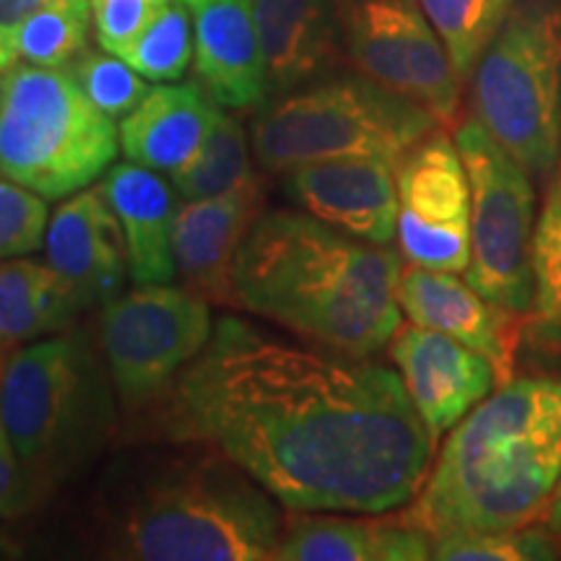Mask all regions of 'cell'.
<instances>
[{
  "label": "cell",
  "instance_id": "cell-29",
  "mask_svg": "<svg viewBox=\"0 0 561 561\" xmlns=\"http://www.w3.org/2000/svg\"><path fill=\"white\" fill-rule=\"evenodd\" d=\"M561 553L551 530L525 528L453 533L432 541V559L445 561H551Z\"/></svg>",
  "mask_w": 561,
  "mask_h": 561
},
{
  "label": "cell",
  "instance_id": "cell-23",
  "mask_svg": "<svg viewBox=\"0 0 561 561\" xmlns=\"http://www.w3.org/2000/svg\"><path fill=\"white\" fill-rule=\"evenodd\" d=\"M81 310L73 286L50 263L0 261V343L5 348L66 331Z\"/></svg>",
  "mask_w": 561,
  "mask_h": 561
},
{
  "label": "cell",
  "instance_id": "cell-12",
  "mask_svg": "<svg viewBox=\"0 0 561 561\" xmlns=\"http://www.w3.org/2000/svg\"><path fill=\"white\" fill-rule=\"evenodd\" d=\"M403 261L419 268L466 273L471 261V182L460 149L445 133L419 140L396 164Z\"/></svg>",
  "mask_w": 561,
  "mask_h": 561
},
{
  "label": "cell",
  "instance_id": "cell-26",
  "mask_svg": "<svg viewBox=\"0 0 561 561\" xmlns=\"http://www.w3.org/2000/svg\"><path fill=\"white\" fill-rule=\"evenodd\" d=\"M530 333L541 346L561 351V180L551 187L536 224Z\"/></svg>",
  "mask_w": 561,
  "mask_h": 561
},
{
  "label": "cell",
  "instance_id": "cell-37",
  "mask_svg": "<svg viewBox=\"0 0 561 561\" xmlns=\"http://www.w3.org/2000/svg\"><path fill=\"white\" fill-rule=\"evenodd\" d=\"M182 3H185V5H187V9H195V5H198V3H203V0H182Z\"/></svg>",
  "mask_w": 561,
  "mask_h": 561
},
{
  "label": "cell",
  "instance_id": "cell-14",
  "mask_svg": "<svg viewBox=\"0 0 561 561\" xmlns=\"http://www.w3.org/2000/svg\"><path fill=\"white\" fill-rule=\"evenodd\" d=\"M284 191L305 214L356 240L390 244L398 229L396 164L375 157H341L284 172Z\"/></svg>",
  "mask_w": 561,
  "mask_h": 561
},
{
  "label": "cell",
  "instance_id": "cell-4",
  "mask_svg": "<svg viewBox=\"0 0 561 561\" xmlns=\"http://www.w3.org/2000/svg\"><path fill=\"white\" fill-rule=\"evenodd\" d=\"M182 445L140 460L110 486L104 517L112 557L276 559L286 517L276 496L216 447L203 442Z\"/></svg>",
  "mask_w": 561,
  "mask_h": 561
},
{
  "label": "cell",
  "instance_id": "cell-38",
  "mask_svg": "<svg viewBox=\"0 0 561 561\" xmlns=\"http://www.w3.org/2000/svg\"><path fill=\"white\" fill-rule=\"evenodd\" d=\"M42 3H60V0H42Z\"/></svg>",
  "mask_w": 561,
  "mask_h": 561
},
{
  "label": "cell",
  "instance_id": "cell-6",
  "mask_svg": "<svg viewBox=\"0 0 561 561\" xmlns=\"http://www.w3.org/2000/svg\"><path fill=\"white\" fill-rule=\"evenodd\" d=\"M445 128L432 112L367 76L333 73L273 96L252 121V157L284 174L299 164L341 157H375L392 164L419 140Z\"/></svg>",
  "mask_w": 561,
  "mask_h": 561
},
{
  "label": "cell",
  "instance_id": "cell-5",
  "mask_svg": "<svg viewBox=\"0 0 561 561\" xmlns=\"http://www.w3.org/2000/svg\"><path fill=\"white\" fill-rule=\"evenodd\" d=\"M112 398L81 335H45L16 346L0 375V424L45 491L81 468L112 426Z\"/></svg>",
  "mask_w": 561,
  "mask_h": 561
},
{
  "label": "cell",
  "instance_id": "cell-13",
  "mask_svg": "<svg viewBox=\"0 0 561 561\" xmlns=\"http://www.w3.org/2000/svg\"><path fill=\"white\" fill-rule=\"evenodd\" d=\"M388 346L413 409L434 442L496 388V371L486 356L432 328L409 322L398 328Z\"/></svg>",
  "mask_w": 561,
  "mask_h": 561
},
{
  "label": "cell",
  "instance_id": "cell-30",
  "mask_svg": "<svg viewBox=\"0 0 561 561\" xmlns=\"http://www.w3.org/2000/svg\"><path fill=\"white\" fill-rule=\"evenodd\" d=\"M68 68L91 104L112 121H123L125 115H130L151 91L136 68L112 53L87 50Z\"/></svg>",
  "mask_w": 561,
  "mask_h": 561
},
{
  "label": "cell",
  "instance_id": "cell-28",
  "mask_svg": "<svg viewBox=\"0 0 561 561\" xmlns=\"http://www.w3.org/2000/svg\"><path fill=\"white\" fill-rule=\"evenodd\" d=\"M121 58L149 81H180L195 58L191 9L182 0H170Z\"/></svg>",
  "mask_w": 561,
  "mask_h": 561
},
{
  "label": "cell",
  "instance_id": "cell-24",
  "mask_svg": "<svg viewBox=\"0 0 561 561\" xmlns=\"http://www.w3.org/2000/svg\"><path fill=\"white\" fill-rule=\"evenodd\" d=\"M250 146L242 123L234 115L221 112L201 151L185 167L170 174L174 191L182 201H201L240 191V187L261 185Z\"/></svg>",
  "mask_w": 561,
  "mask_h": 561
},
{
  "label": "cell",
  "instance_id": "cell-18",
  "mask_svg": "<svg viewBox=\"0 0 561 561\" xmlns=\"http://www.w3.org/2000/svg\"><path fill=\"white\" fill-rule=\"evenodd\" d=\"M271 100L339 73V0H252Z\"/></svg>",
  "mask_w": 561,
  "mask_h": 561
},
{
  "label": "cell",
  "instance_id": "cell-2",
  "mask_svg": "<svg viewBox=\"0 0 561 561\" xmlns=\"http://www.w3.org/2000/svg\"><path fill=\"white\" fill-rule=\"evenodd\" d=\"M401 252L356 240L305 210H263L234 263V305L328 351L371 356L403 312Z\"/></svg>",
  "mask_w": 561,
  "mask_h": 561
},
{
  "label": "cell",
  "instance_id": "cell-36",
  "mask_svg": "<svg viewBox=\"0 0 561 561\" xmlns=\"http://www.w3.org/2000/svg\"><path fill=\"white\" fill-rule=\"evenodd\" d=\"M5 356H9V348L0 343V375H3V364H5Z\"/></svg>",
  "mask_w": 561,
  "mask_h": 561
},
{
  "label": "cell",
  "instance_id": "cell-35",
  "mask_svg": "<svg viewBox=\"0 0 561 561\" xmlns=\"http://www.w3.org/2000/svg\"><path fill=\"white\" fill-rule=\"evenodd\" d=\"M546 525H549L551 533H561V476L557 489H553L549 510H546Z\"/></svg>",
  "mask_w": 561,
  "mask_h": 561
},
{
  "label": "cell",
  "instance_id": "cell-22",
  "mask_svg": "<svg viewBox=\"0 0 561 561\" xmlns=\"http://www.w3.org/2000/svg\"><path fill=\"white\" fill-rule=\"evenodd\" d=\"M102 193L121 221L136 284H170L178 276L172 252L180 198L157 170L123 161L104 174Z\"/></svg>",
  "mask_w": 561,
  "mask_h": 561
},
{
  "label": "cell",
  "instance_id": "cell-34",
  "mask_svg": "<svg viewBox=\"0 0 561 561\" xmlns=\"http://www.w3.org/2000/svg\"><path fill=\"white\" fill-rule=\"evenodd\" d=\"M39 5L42 0H0V73L19 62V32Z\"/></svg>",
  "mask_w": 561,
  "mask_h": 561
},
{
  "label": "cell",
  "instance_id": "cell-32",
  "mask_svg": "<svg viewBox=\"0 0 561 561\" xmlns=\"http://www.w3.org/2000/svg\"><path fill=\"white\" fill-rule=\"evenodd\" d=\"M170 0H91V19L102 50L121 55Z\"/></svg>",
  "mask_w": 561,
  "mask_h": 561
},
{
  "label": "cell",
  "instance_id": "cell-10",
  "mask_svg": "<svg viewBox=\"0 0 561 561\" xmlns=\"http://www.w3.org/2000/svg\"><path fill=\"white\" fill-rule=\"evenodd\" d=\"M210 305L185 286L138 284L102 310V351L123 409L157 403L206 348Z\"/></svg>",
  "mask_w": 561,
  "mask_h": 561
},
{
  "label": "cell",
  "instance_id": "cell-16",
  "mask_svg": "<svg viewBox=\"0 0 561 561\" xmlns=\"http://www.w3.org/2000/svg\"><path fill=\"white\" fill-rule=\"evenodd\" d=\"M263 214V187L182 201L172 252L182 286L208 305H234V263L252 224Z\"/></svg>",
  "mask_w": 561,
  "mask_h": 561
},
{
  "label": "cell",
  "instance_id": "cell-27",
  "mask_svg": "<svg viewBox=\"0 0 561 561\" xmlns=\"http://www.w3.org/2000/svg\"><path fill=\"white\" fill-rule=\"evenodd\" d=\"M91 0L42 3L21 26L16 39L19 60L45 68H66L87 53Z\"/></svg>",
  "mask_w": 561,
  "mask_h": 561
},
{
  "label": "cell",
  "instance_id": "cell-20",
  "mask_svg": "<svg viewBox=\"0 0 561 561\" xmlns=\"http://www.w3.org/2000/svg\"><path fill=\"white\" fill-rule=\"evenodd\" d=\"M278 561H424L432 559L430 533L409 517H341L294 512L284 517Z\"/></svg>",
  "mask_w": 561,
  "mask_h": 561
},
{
  "label": "cell",
  "instance_id": "cell-11",
  "mask_svg": "<svg viewBox=\"0 0 561 561\" xmlns=\"http://www.w3.org/2000/svg\"><path fill=\"white\" fill-rule=\"evenodd\" d=\"M341 42L356 73L450 125L462 81L419 0H339Z\"/></svg>",
  "mask_w": 561,
  "mask_h": 561
},
{
  "label": "cell",
  "instance_id": "cell-17",
  "mask_svg": "<svg viewBox=\"0 0 561 561\" xmlns=\"http://www.w3.org/2000/svg\"><path fill=\"white\" fill-rule=\"evenodd\" d=\"M47 263L73 286L87 310L107 305L128 278V244L102 187L73 193L50 216L45 234Z\"/></svg>",
  "mask_w": 561,
  "mask_h": 561
},
{
  "label": "cell",
  "instance_id": "cell-25",
  "mask_svg": "<svg viewBox=\"0 0 561 561\" xmlns=\"http://www.w3.org/2000/svg\"><path fill=\"white\" fill-rule=\"evenodd\" d=\"M419 5L445 42L458 79L468 83L515 0H419Z\"/></svg>",
  "mask_w": 561,
  "mask_h": 561
},
{
  "label": "cell",
  "instance_id": "cell-21",
  "mask_svg": "<svg viewBox=\"0 0 561 561\" xmlns=\"http://www.w3.org/2000/svg\"><path fill=\"white\" fill-rule=\"evenodd\" d=\"M221 117V104L201 81L151 89L121 123V146L128 161L174 174L185 167Z\"/></svg>",
  "mask_w": 561,
  "mask_h": 561
},
{
  "label": "cell",
  "instance_id": "cell-3",
  "mask_svg": "<svg viewBox=\"0 0 561 561\" xmlns=\"http://www.w3.org/2000/svg\"><path fill=\"white\" fill-rule=\"evenodd\" d=\"M561 476V380L520 377L450 430L403 515L430 533L510 530L546 515Z\"/></svg>",
  "mask_w": 561,
  "mask_h": 561
},
{
  "label": "cell",
  "instance_id": "cell-9",
  "mask_svg": "<svg viewBox=\"0 0 561 561\" xmlns=\"http://www.w3.org/2000/svg\"><path fill=\"white\" fill-rule=\"evenodd\" d=\"M455 144L471 182L468 284L504 310L530 314L538 224L533 174L473 117L458 125Z\"/></svg>",
  "mask_w": 561,
  "mask_h": 561
},
{
  "label": "cell",
  "instance_id": "cell-8",
  "mask_svg": "<svg viewBox=\"0 0 561 561\" xmlns=\"http://www.w3.org/2000/svg\"><path fill=\"white\" fill-rule=\"evenodd\" d=\"M473 121L533 178L561 157V0H515L476 62Z\"/></svg>",
  "mask_w": 561,
  "mask_h": 561
},
{
  "label": "cell",
  "instance_id": "cell-1",
  "mask_svg": "<svg viewBox=\"0 0 561 561\" xmlns=\"http://www.w3.org/2000/svg\"><path fill=\"white\" fill-rule=\"evenodd\" d=\"M161 405L167 437L216 447L294 512L401 510L437 445L396 369L291 346L240 318L214 322Z\"/></svg>",
  "mask_w": 561,
  "mask_h": 561
},
{
  "label": "cell",
  "instance_id": "cell-7",
  "mask_svg": "<svg viewBox=\"0 0 561 561\" xmlns=\"http://www.w3.org/2000/svg\"><path fill=\"white\" fill-rule=\"evenodd\" d=\"M121 130L70 68L19 60L0 73V178L42 198L89 187L117 157Z\"/></svg>",
  "mask_w": 561,
  "mask_h": 561
},
{
  "label": "cell",
  "instance_id": "cell-33",
  "mask_svg": "<svg viewBox=\"0 0 561 561\" xmlns=\"http://www.w3.org/2000/svg\"><path fill=\"white\" fill-rule=\"evenodd\" d=\"M34 502H37V489H34L9 432L0 424V517L26 515Z\"/></svg>",
  "mask_w": 561,
  "mask_h": 561
},
{
  "label": "cell",
  "instance_id": "cell-19",
  "mask_svg": "<svg viewBox=\"0 0 561 561\" xmlns=\"http://www.w3.org/2000/svg\"><path fill=\"white\" fill-rule=\"evenodd\" d=\"M193 11L195 73L221 107L257 110L271 100L252 0H203Z\"/></svg>",
  "mask_w": 561,
  "mask_h": 561
},
{
  "label": "cell",
  "instance_id": "cell-15",
  "mask_svg": "<svg viewBox=\"0 0 561 561\" xmlns=\"http://www.w3.org/2000/svg\"><path fill=\"white\" fill-rule=\"evenodd\" d=\"M396 297L411 322L450 335L486 356L496 371V385L515 380L520 314L486 299L458 273L419 268L411 263L401 271Z\"/></svg>",
  "mask_w": 561,
  "mask_h": 561
},
{
  "label": "cell",
  "instance_id": "cell-31",
  "mask_svg": "<svg viewBox=\"0 0 561 561\" xmlns=\"http://www.w3.org/2000/svg\"><path fill=\"white\" fill-rule=\"evenodd\" d=\"M50 210L39 193L0 180V261L30 255L45 242Z\"/></svg>",
  "mask_w": 561,
  "mask_h": 561
}]
</instances>
